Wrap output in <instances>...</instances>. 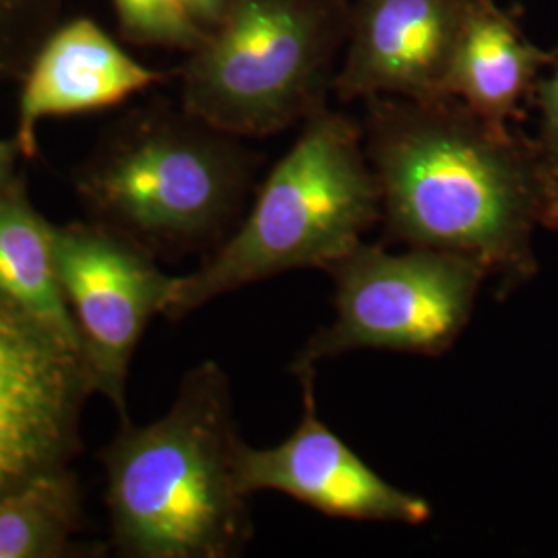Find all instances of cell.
I'll return each instance as SVG.
<instances>
[{"label": "cell", "mask_w": 558, "mask_h": 558, "mask_svg": "<svg viewBox=\"0 0 558 558\" xmlns=\"http://www.w3.org/2000/svg\"><path fill=\"white\" fill-rule=\"evenodd\" d=\"M302 416L292 435L276 447H240L239 476L246 495L281 493L327 518L422 525L433 518L430 502L377 474L319 416L317 371L296 375Z\"/></svg>", "instance_id": "obj_9"}, {"label": "cell", "mask_w": 558, "mask_h": 558, "mask_svg": "<svg viewBox=\"0 0 558 558\" xmlns=\"http://www.w3.org/2000/svg\"><path fill=\"white\" fill-rule=\"evenodd\" d=\"M470 0H354L333 81L341 101L445 94Z\"/></svg>", "instance_id": "obj_10"}, {"label": "cell", "mask_w": 558, "mask_h": 558, "mask_svg": "<svg viewBox=\"0 0 558 558\" xmlns=\"http://www.w3.org/2000/svg\"><path fill=\"white\" fill-rule=\"evenodd\" d=\"M179 4L205 32H209L220 23L228 0H179Z\"/></svg>", "instance_id": "obj_18"}, {"label": "cell", "mask_w": 558, "mask_h": 558, "mask_svg": "<svg viewBox=\"0 0 558 558\" xmlns=\"http://www.w3.org/2000/svg\"><path fill=\"white\" fill-rule=\"evenodd\" d=\"M364 149L389 242L478 259L513 292L538 271V230H558V170L538 141L453 96L368 98Z\"/></svg>", "instance_id": "obj_1"}, {"label": "cell", "mask_w": 558, "mask_h": 558, "mask_svg": "<svg viewBox=\"0 0 558 558\" xmlns=\"http://www.w3.org/2000/svg\"><path fill=\"white\" fill-rule=\"evenodd\" d=\"M350 0H228L180 66V100L232 137H269L327 106Z\"/></svg>", "instance_id": "obj_5"}, {"label": "cell", "mask_w": 558, "mask_h": 558, "mask_svg": "<svg viewBox=\"0 0 558 558\" xmlns=\"http://www.w3.org/2000/svg\"><path fill=\"white\" fill-rule=\"evenodd\" d=\"M83 519L80 480L62 468L0 499V558H59Z\"/></svg>", "instance_id": "obj_14"}, {"label": "cell", "mask_w": 558, "mask_h": 558, "mask_svg": "<svg viewBox=\"0 0 558 558\" xmlns=\"http://www.w3.org/2000/svg\"><path fill=\"white\" fill-rule=\"evenodd\" d=\"M120 38L135 46H158L180 52L197 50L207 32L179 0H112Z\"/></svg>", "instance_id": "obj_15"}, {"label": "cell", "mask_w": 558, "mask_h": 558, "mask_svg": "<svg viewBox=\"0 0 558 558\" xmlns=\"http://www.w3.org/2000/svg\"><path fill=\"white\" fill-rule=\"evenodd\" d=\"M380 220L379 182L362 124L320 108L271 168L251 211L199 269L177 276L163 317L184 319L211 300L296 269L325 271Z\"/></svg>", "instance_id": "obj_4"}, {"label": "cell", "mask_w": 558, "mask_h": 558, "mask_svg": "<svg viewBox=\"0 0 558 558\" xmlns=\"http://www.w3.org/2000/svg\"><path fill=\"white\" fill-rule=\"evenodd\" d=\"M20 158H23V156H21L20 145L15 140H11V143L4 149H0V189H4L11 180L20 174L17 172V160Z\"/></svg>", "instance_id": "obj_19"}, {"label": "cell", "mask_w": 558, "mask_h": 558, "mask_svg": "<svg viewBox=\"0 0 558 558\" xmlns=\"http://www.w3.org/2000/svg\"><path fill=\"white\" fill-rule=\"evenodd\" d=\"M54 230L29 199L21 174L0 189V294L81 352L75 319L60 288Z\"/></svg>", "instance_id": "obj_13"}, {"label": "cell", "mask_w": 558, "mask_h": 558, "mask_svg": "<svg viewBox=\"0 0 558 558\" xmlns=\"http://www.w3.org/2000/svg\"><path fill=\"white\" fill-rule=\"evenodd\" d=\"M325 274L336 286V317L300 348L290 364L294 375L360 350L442 356L470 325L490 279L478 259L465 255L426 246L391 253L364 240Z\"/></svg>", "instance_id": "obj_6"}, {"label": "cell", "mask_w": 558, "mask_h": 558, "mask_svg": "<svg viewBox=\"0 0 558 558\" xmlns=\"http://www.w3.org/2000/svg\"><path fill=\"white\" fill-rule=\"evenodd\" d=\"M62 11L64 0H0V81L23 80Z\"/></svg>", "instance_id": "obj_16"}, {"label": "cell", "mask_w": 558, "mask_h": 558, "mask_svg": "<svg viewBox=\"0 0 558 558\" xmlns=\"http://www.w3.org/2000/svg\"><path fill=\"white\" fill-rule=\"evenodd\" d=\"M495 0H470L445 94L484 119L509 124L550 64Z\"/></svg>", "instance_id": "obj_12"}, {"label": "cell", "mask_w": 558, "mask_h": 558, "mask_svg": "<svg viewBox=\"0 0 558 558\" xmlns=\"http://www.w3.org/2000/svg\"><path fill=\"white\" fill-rule=\"evenodd\" d=\"M92 396L80 350L0 294V499L69 468Z\"/></svg>", "instance_id": "obj_8"}, {"label": "cell", "mask_w": 558, "mask_h": 558, "mask_svg": "<svg viewBox=\"0 0 558 558\" xmlns=\"http://www.w3.org/2000/svg\"><path fill=\"white\" fill-rule=\"evenodd\" d=\"M9 143H11V141L0 140V149H4Z\"/></svg>", "instance_id": "obj_20"}, {"label": "cell", "mask_w": 558, "mask_h": 558, "mask_svg": "<svg viewBox=\"0 0 558 558\" xmlns=\"http://www.w3.org/2000/svg\"><path fill=\"white\" fill-rule=\"evenodd\" d=\"M539 110L538 145L544 156L558 170V46L553 50L550 64L536 83Z\"/></svg>", "instance_id": "obj_17"}, {"label": "cell", "mask_w": 558, "mask_h": 558, "mask_svg": "<svg viewBox=\"0 0 558 558\" xmlns=\"http://www.w3.org/2000/svg\"><path fill=\"white\" fill-rule=\"evenodd\" d=\"M257 163L239 137L156 101L101 133L73 186L89 220L156 257H180L214 251L234 232Z\"/></svg>", "instance_id": "obj_3"}, {"label": "cell", "mask_w": 558, "mask_h": 558, "mask_svg": "<svg viewBox=\"0 0 558 558\" xmlns=\"http://www.w3.org/2000/svg\"><path fill=\"white\" fill-rule=\"evenodd\" d=\"M54 257L94 393L126 422L131 362L147 325L163 313L177 276L163 274L140 242L94 220L57 226Z\"/></svg>", "instance_id": "obj_7"}, {"label": "cell", "mask_w": 558, "mask_h": 558, "mask_svg": "<svg viewBox=\"0 0 558 558\" xmlns=\"http://www.w3.org/2000/svg\"><path fill=\"white\" fill-rule=\"evenodd\" d=\"M133 59L89 17L60 21L29 62L21 83L15 137L21 156H38L41 120L98 112L166 81Z\"/></svg>", "instance_id": "obj_11"}, {"label": "cell", "mask_w": 558, "mask_h": 558, "mask_svg": "<svg viewBox=\"0 0 558 558\" xmlns=\"http://www.w3.org/2000/svg\"><path fill=\"white\" fill-rule=\"evenodd\" d=\"M242 445L230 380L214 360L184 375L160 420L120 422L100 453L120 557H240L255 532L240 484Z\"/></svg>", "instance_id": "obj_2"}]
</instances>
